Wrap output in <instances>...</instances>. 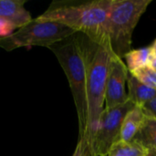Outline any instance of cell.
I'll use <instances>...</instances> for the list:
<instances>
[{
  "instance_id": "cell-1",
  "label": "cell",
  "mask_w": 156,
  "mask_h": 156,
  "mask_svg": "<svg viewBox=\"0 0 156 156\" xmlns=\"http://www.w3.org/2000/svg\"><path fill=\"white\" fill-rule=\"evenodd\" d=\"M96 45L88 37L77 32L48 48L58 58L69 80L78 114L79 140L85 138L87 131L88 68Z\"/></svg>"
},
{
  "instance_id": "cell-2",
  "label": "cell",
  "mask_w": 156,
  "mask_h": 156,
  "mask_svg": "<svg viewBox=\"0 0 156 156\" xmlns=\"http://www.w3.org/2000/svg\"><path fill=\"white\" fill-rule=\"evenodd\" d=\"M112 0H94L84 3H52L37 18L59 22L82 33L97 45L109 44L108 20Z\"/></svg>"
},
{
  "instance_id": "cell-3",
  "label": "cell",
  "mask_w": 156,
  "mask_h": 156,
  "mask_svg": "<svg viewBox=\"0 0 156 156\" xmlns=\"http://www.w3.org/2000/svg\"><path fill=\"white\" fill-rule=\"evenodd\" d=\"M112 53L109 44L96 45L90 57L87 78V131L83 140L90 143L105 109V90Z\"/></svg>"
},
{
  "instance_id": "cell-4",
  "label": "cell",
  "mask_w": 156,
  "mask_h": 156,
  "mask_svg": "<svg viewBox=\"0 0 156 156\" xmlns=\"http://www.w3.org/2000/svg\"><path fill=\"white\" fill-rule=\"evenodd\" d=\"M153 0H112L108 20V38L112 53L123 58L132 50L136 25Z\"/></svg>"
},
{
  "instance_id": "cell-5",
  "label": "cell",
  "mask_w": 156,
  "mask_h": 156,
  "mask_svg": "<svg viewBox=\"0 0 156 156\" xmlns=\"http://www.w3.org/2000/svg\"><path fill=\"white\" fill-rule=\"evenodd\" d=\"M75 33H77L75 30L59 22L36 17L9 37L0 38V48L12 51L18 48L33 46L49 48Z\"/></svg>"
},
{
  "instance_id": "cell-6",
  "label": "cell",
  "mask_w": 156,
  "mask_h": 156,
  "mask_svg": "<svg viewBox=\"0 0 156 156\" xmlns=\"http://www.w3.org/2000/svg\"><path fill=\"white\" fill-rule=\"evenodd\" d=\"M134 106V103L128 100L115 108L104 109L96 132L88 145L90 156L108 155L112 146L120 141L122 124L125 115Z\"/></svg>"
},
{
  "instance_id": "cell-7",
  "label": "cell",
  "mask_w": 156,
  "mask_h": 156,
  "mask_svg": "<svg viewBox=\"0 0 156 156\" xmlns=\"http://www.w3.org/2000/svg\"><path fill=\"white\" fill-rule=\"evenodd\" d=\"M129 70L122 58L112 56L106 82L105 109H112L125 103L128 101V93L125 85Z\"/></svg>"
},
{
  "instance_id": "cell-8",
  "label": "cell",
  "mask_w": 156,
  "mask_h": 156,
  "mask_svg": "<svg viewBox=\"0 0 156 156\" xmlns=\"http://www.w3.org/2000/svg\"><path fill=\"white\" fill-rule=\"evenodd\" d=\"M26 0H0V17L20 28L32 21L29 11L25 7Z\"/></svg>"
},
{
  "instance_id": "cell-9",
  "label": "cell",
  "mask_w": 156,
  "mask_h": 156,
  "mask_svg": "<svg viewBox=\"0 0 156 156\" xmlns=\"http://www.w3.org/2000/svg\"><path fill=\"white\" fill-rule=\"evenodd\" d=\"M146 115L140 106H134L124 117L121 129V141L132 142L140 131Z\"/></svg>"
},
{
  "instance_id": "cell-10",
  "label": "cell",
  "mask_w": 156,
  "mask_h": 156,
  "mask_svg": "<svg viewBox=\"0 0 156 156\" xmlns=\"http://www.w3.org/2000/svg\"><path fill=\"white\" fill-rule=\"evenodd\" d=\"M127 85L128 100L133 102L136 106L143 107L156 96V90L143 84L130 72L127 79Z\"/></svg>"
},
{
  "instance_id": "cell-11",
  "label": "cell",
  "mask_w": 156,
  "mask_h": 156,
  "mask_svg": "<svg viewBox=\"0 0 156 156\" xmlns=\"http://www.w3.org/2000/svg\"><path fill=\"white\" fill-rule=\"evenodd\" d=\"M133 141L139 143L144 148L153 149L156 152V120L145 117L144 122Z\"/></svg>"
},
{
  "instance_id": "cell-12",
  "label": "cell",
  "mask_w": 156,
  "mask_h": 156,
  "mask_svg": "<svg viewBox=\"0 0 156 156\" xmlns=\"http://www.w3.org/2000/svg\"><path fill=\"white\" fill-rule=\"evenodd\" d=\"M150 56L151 50L149 47L132 49L131 51H129L123 58L126 60V66L129 72H133L140 68L148 65Z\"/></svg>"
},
{
  "instance_id": "cell-13",
  "label": "cell",
  "mask_w": 156,
  "mask_h": 156,
  "mask_svg": "<svg viewBox=\"0 0 156 156\" xmlns=\"http://www.w3.org/2000/svg\"><path fill=\"white\" fill-rule=\"evenodd\" d=\"M144 147L135 141H118L109 151L108 156H144Z\"/></svg>"
},
{
  "instance_id": "cell-14",
  "label": "cell",
  "mask_w": 156,
  "mask_h": 156,
  "mask_svg": "<svg viewBox=\"0 0 156 156\" xmlns=\"http://www.w3.org/2000/svg\"><path fill=\"white\" fill-rule=\"evenodd\" d=\"M130 73L143 84L156 90V71L148 65Z\"/></svg>"
},
{
  "instance_id": "cell-15",
  "label": "cell",
  "mask_w": 156,
  "mask_h": 156,
  "mask_svg": "<svg viewBox=\"0 0 156 156\" xmlns=\"http://www.w3.org/2000/svg\"><path fill=\"white\" fill-rule=\"evenodd\" d=\"M16 29L17 28L14 24L0 17V38L9 37L15 32Z\"/></svg>"
},
{
  "instance_id": "cell-16",
  "label": "cell",
  "mask_w": 156,
  "mask_h": 156,
  "mask_svg": "<svg viewBox=\"0 0 156 156\" xmlns=\"http://www.w3.org/2000/svg\"><path fill=\"white\" fill-rule=\"evenodd\" d=\"M142 108L147 117H151L156 120V96L150 101L145 103Z\"/></svg>"
},
{
  "instance_id": "cell-17",
  "label": "cell",
  "mask_w": 156,
  "mask_h": 156,
  "mask_svg": "<svg viewBox=\"0 0 156 156\" xmlns=\"http://www.w3.org/2000/svg\"><path fill=\"white\" fill-rule=\"evenodd\" d=\"M72 156H90L88 145L85 140L80 139L78 141V144L76 146V149Z\"/></svg>"
},
{
  "instance_id": "cell-18",
  "label": "cell",
  "mask_w": 156,
  "mask_h": 156,
  "mask_svg": "<svg viewBox=\"0 0 156 156\" xmlns=\"http://www.w3.org/2000/svg\"><path fill=\"white\" fill-rule=\"evenodd\" d=\"M148 66L152 68L154 71H156V56H154L151 54L149 61H148Z\"/></svg>"
},
{
  "instance_id": "cell-19",
  "label": "cell",
  "mask_w": 156,
  "mask_h": 156,
  "mask_svg": "<svg viewBox=\"0 0 156 156\" xmlns=\"http://www.w3.org/2000/svg\"><path fill=\"white\" fill-rule=\"evenodd\" d=\"M144 156H156V152L153 149L144 148Z\"/></svg>"
},
{
  "instance_id": "cell-20",
  "label": "cell",
  "mask_w": 156,
  "mask_h": 156,
  "mask_svg": "<svg viewBox=\"0 0 156 156\" xmlns=\"http://www.w3.org/2000/svg\"><path fill=\"white\" fill-rule=\"evenodd\" d=\"M150 48V50H151V54L156 56V39L153 42V44L149 47Z\"/></svg>"
},
{
  "instance_id": "cell-21",
  "label": "cell",
  "mask_w": 156,
  "mask_h": 156,
  "mask_svg": "<svg viewBox=\"0 0 156 156\" xmlns=\"http://www.w3.org/2000/svg\"><path fill=\"white\" fill-rule=\"evenodd\" d=\"M104 156H108V155H104Z\"/></svg>"
}]
</instances>
